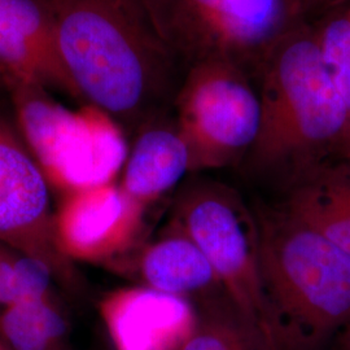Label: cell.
Instances as JSON below:
<instances>
[{"label": "cell", "mask_w": 350, "mask_h": 350, "mask_svg": "<svg viewBox=\"0 0 350 350\" xmlns=\"http://www.w3.org/2000/svg\"><path fill=\"white\" fill-rule=\"evenodd\" d=\"M49 10L79 98L130 120L176 95L185 69L144 0H40Z\"/></svg>", "instance_id": "cell-1"}, {"label": "cell", "mask_w": 350, "mask_h": 350, "mask_svg": "<svg viewBox=\"0 0 350 350\" xmlns=\"http://www.w3.org/2000/svg\"><path fill=\"white\" fill-rule=\"evenodd\" d=\"M261 127L248 156L256 167L295 176L348 148L350 112L305 20L280 40L257 81Z\"/></svg>", "instance_id": "cell-2"}, {"label": "cell", "mask_w": 350, "mask_h": 350, "mask_svg": "<svg viewBox=\"0 0 350 350\" xmlns=\"http://www.w3.org/2000/svg\"><path fill=\"white\" fill-rule=\"evenodd\" d=\"M263 286L286 349H313L350 321V256L278 211L256 218Z\"/></svg>", "instance_id": "cell-3"}, {"label": "cell", "mask_w": 350, "mask_h": 350, "mask_svg": "<svg viewBox=\"0 0 350 350\" xmlns=\"http://www.w3.org/2000/svg\"><path fill=\"white\" fill-rule=\"evenodd\" d=\"M150 18L185 72L224 60L256 81L270 53L305 20L295 0H144Z\"/></svg>", "instance_id": "cell-4"}, {"label": "cell", "mask_w": 350, "mask_h": 350, "mask_svg": "<svg viewBox=\"0 0 350 350\" xmlns=\"http://www.w3.org/2000/svg\"><path fill=\"white\" fill-rule=\"evenodd\" d=\"M8 82L26 144L51 186L68 195L113 182L127 153L108 114L92 105L70 112L51 100L40 86Z\"/></svg>", "instance_id": "cell-5"}, {"label": "cell", "mask_w": 350, "mask_h": 350, "mask_svg": "<svg viewBox=\"0 0 350 350\" xmlns=\"http://www.w3.org/2000/svg\"><path fill=\"white\" fill-rule=\"evenodd\" d=\"M176 127L187 143L191 172L219 169L248 154L261 127L257 81L235 64L189 66L174 98Z\"/></svg>", "instance_id": "cell-6"}, {"label": "cell", "mask_w": 350, "mask_h": 350, "mask_svg": "<svg viewBox=\"0 0 350 350\" xmlns=\"http://www.w3.org/2000/svg\"><path fill=\"white\" fill-rule=\"evenodd\" d=\"M175 227L192 239L226 295L286 349L263 286L256 218L228 188L200 185L180 198Z\"/></svg>", "instance_id": "cell-7"}, {"label": "cell", "mask_w": 350, "mask_h": 350, "mask_svg": "<svg viewBox=\"0 0 350 350\" xmlns=\"http://www.w3.org/2000/svg\"><path fill=\"white\" fill-rule=\"evenodd\" d=\"M50 186L25 140L0 118V243L46 263L73 292L79 279L57 243Z\"/></svg>", "instance_id": "cell-8"}, {"label": "cell", "mask_w": 350, "mask_h": 350, "mask_svg": "<svg viewBox=\"0 0 350 350\" xmlns=\"http://www.w3.org/2000/svg\"><path fill=\"white\" fill-rule=\"evenodd\" d=\"M143 209L113 182L70 192L55 213L59 247L70 261L109 258L134 240Z\"/></svg>", "instance_id": "cell-9"}, {"label": "cell", "mask_w": 350, "mask_h": 350, "mask_svg": "<svg viewBox=\"0 0 350 350\" xmlns=\"http://www.w3.org/2000/svg\"><path fill=\"white\" fill-rule=\"evenodd\" d=\"M0 70L7 81L59 88L79 98L40 0H0Z\"/></svg>", "instance_id": "cell-10"}, {"label": "cell", "mask_w": 350, "mask_h": 350, "mask_svg": "<svg viewBox=\"0 0 350 350\" xmlns=\"http://www.w3.org/2000/svg\"><path fill=\"white\" fill-rule=\"evenodd\" d=\"M101 314L117 350H165L169 332L195 323L187 299L146 286L114 291L101 301Z\"/></svg>", "instance_id": "cell-11"}, {"label": "cell", "mask_w": 350, "mask_h": 350, "mask_svg": "<svg viewBox=\"0 0 350 350\" xmlns=\"http://www.w3.org/2000/svg\"><path fill=\"white\" fill-rule=\"evenodd\" d=\"M350 256V152L341 150L292 176L283 206Z\"/></svg>", "instance_id": "cell-12"}, {"label": "cell", "mask_w": 350, "mask_h": 350, "mask_svg": "<svg viewBox=\"0 0 350 350\" xmlns=\"http://www.w3.org/2000/svg\"><path fill=\"white\" fill-rule=\"evenodd\" d=\"M191 173L187 143L176 126H152L137 139L126 159L120 187L146 206Z\"/></svg>", "instance_id": "cell-13"}, {"label": "cell", "mask_w": 350, "mask_h": 350, "mask_svg": "<svg viewBox=\"0 0 350 350\" xmlns=\"http://www.w3.org/2000/svg\"><path fill=\"white\" fill-rule=\"evenodd\" d=\"M139 273L146 287L183 299L222 289L204 252L176 227L146 248Z\"/></svg>", "instance_id": "cell-14"}, {"label": "cell", "mask_w": 350, "mask_h": 350, "mask_svg": "<svg viewBox=\"0 0 350 350\" xmlns=\"http://www.w3.org/2000/svg\"><path fill=\"white\" fill-rule=\"evenodd\" d=\"M179 350L284 349L221 291L201 296L193 327Z\"/></svg>", "instance_id": "cell-15"}, {"label": "cell", "mask_w": 350, "mask_h": 350, "mask_svg": "<svg viewBox=\"0 0 350 350\" xmlns=\"http://www.w3.org/2000/svg\"><path fill=\"white\" fill-rule=\"evenodd\" d=\"M0 350H69V322L55 293L0 310Z\"/></svg>", "instance_id": "cell-16"}, {"label": "cell", "mask_w": 350, "mask_h": 350, "mask_svg": "<svg viewBox=\"0 0 350 350\" xmlns=\"http://www.w3.org/2000/svg\"><path fill=\"white\" fill-rule=\"evenodd\" d=\"M53 282L46 263L0 243V310L52 295Z\"/></svg>", "instance_id": "cell-17"}, {"label": "cell", "mask_w": 350, "mask_h": 350, "mask_svg": "<svg viewBox=\"0 0 350 350\" xmlns=\"http://www.w3.org/2000/svg\"><path fill=\"white\" fill-rule=\"evenodd\" d=\"M312 26L325 69L350 112V1L321 13Z\"/></svg>", "instance_id": "cell-18"}, {"label": "cell", "mask_w": 350, "mask_h": 350, "mask_svg": "<svg viewBox=\"0 0 350 350\" xmlns=\"http://www.w3.org/2000/svg\"><path fill=\"white\" fill-rule=\"evenodd\" d=\"M347 1H350V0H310L306 16L310 14V13H319L321 14V13L325 12L331 8L338 7V5H341Z\"/></svg>", "instance_id": "cell-19"}, {"label": "cell", "mask_w": 350, "mask_h": 350, "mask_svg": "<svg viewBox=\"0 0 350 350\" xmlns=\"http://www.w3.org/2000/svg\"><path fill=\"white\" fill-rule=\"evenodd\" d=\"M338 350H350V321L338 332Z\"/></svg>", "instance_id": "cell-20"}, {"label": "cell", "mask_w": 350, "mask_h": 350, "mask_svg": "<svg viewBox=\"0 0 350 350\" xmlns=\"http://www.w3.org/2000/svg\"><path fill=\"white\" fill-rule=\"evenodd\" d=\"M295 1L300 5L302 13H304V17H305V20H306V13H308V8H309L310 0H295Z\"/></svg>", "instance_id": "cell-21"}, {"label": "cell", "mask_w": 350, "mask_h": 350, "mask_svg": "<svg viewBox=\"0 0 350 350\" xmlns=\"http://www.w3.org/2000/svg\"><path fill=\"white\" fill-rule=\"evenodd\" d=\"M347 150H349V152H350V139H349V144H348V148H347Z\"/></svg>", "instance_id": "cell-22"}]
</instances>
